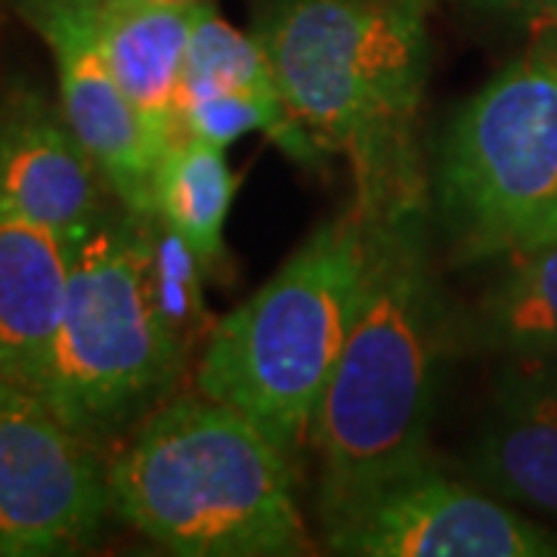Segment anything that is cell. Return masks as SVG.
I'll return each instance as SVG.
<instances>
[{"label":"cell","mask_w":557,"mask_h":557,"mask_svg":"<svg viewBox=\"0 0 557 557\" xmlns=\"http://www.w3.org/2000/svg\"><path fill=\"white\" fill-rule=\"evenodd\" d=\"M143 3H168V7H208L214 0H143Z\"/></svg>","instance_id":"e0dca14e"},{"label":"cell","mask_w":557,"mask_h":557,"mask_svg":"<svg viewBox=\"0 0 557 557\" xmlns=\"http://www.w3.org/2000/svg\"><path fill=\"white\" fill-rule=\"evenodd\" d=\"M112 515L183 557L313 552L295 458L251 418L205 397H171L109 461Z\"/></svg>","instance_id":"3957f363"},{"label":"cell","mask_w":557,"mask_h":557,"mask_svg":"<svg viewBox=\"0 0 557 557\" xmlns=\"http://www.w3.org/2000/svg\"><path fill=\"white\" fill-rule=\"evenodd\" d=\"M255 35L292 115L347 161L359 218L431 205L418 146L428 0H263Z\"/></svg>","instance_id":"6da1fadb"},{"label":"cell","mask_w":557,"mask_h":557,"mask_svg":"<svg viewBox=\"0 0 557 557\" xmlns=\"http://www.w3.org/2000/svg\"><path fill=\"white\" fill-rule=\"evenodd\" d=\"M493 3H502V0H493Z\"/></svg>","instance_id":"d6986e66"},{"label":"cell","mask_w":557,"mask_h":557,"mask_svg":"<svg viewBox=\"0 0 557 557\" xmlns=\"http://www.w3.org/2000/svg\"><path fill=\"white\" fill-rule=\"evenodd\" d=\"M366 276V223L350 208L322 223L251 298L208 332L196 387L251 418L285 456L310 449Z\"/></svg>","instance_id":"5b68a950"},{"label":"cell","mask_w":557,"mask_h":557,"mask_svg":"<svg viewBox=\"0 0 557 557\" xmlns=\"http://www.w3.org/2000/svg\"><path fill=\"white\" fill-rule=\"evenodd\" d=\"M156 214L124 208L75 245L44 399L97 449L174 397L189 347L164 298Z\"/></svg>","instance_id":"277c9868"},{"label":"cell","mask_w":557,"mask_h":557,"mask_svg":"<svg viewBox=\"0 0 557 557\" xmlns=\"http://www.w3.org/2000/svg\"><path fill=\"white\" fill-rule=\"evenodd\" d=\"M109 183L78 134L35 84L0 100V208L78 245L102 218Z\"/></svg>","instance_id":"30bf717a"},{"label":"cell","mask_w":557,"mask_h":557,"mask_svg":"<svg viewBox=\"0 0 557 557\" xmlns=\"http://www.w3.org/2000/svg\"><path fill=\"white\" fill-rule=\"evenodd\" d=\"M112 515L109 465L35 391L0 379V555H72Z\"/></svg>","instance_id":"ba28073f"},{"label":"cell","mask_w":557,"mask_h":557,"mask_svg":"<svg viewBox=\"0 0 557 557\" xmlns=\"http://www.w3.org/2000/svg\"><path fill=\"white\" fill-rule=\"evenodd\" d=\"M431 211L458 263L557 242V35L533 40L449 121Z\"/></svg>","instance_id":"8992f818"},{"label":"cell","mask_w":557,"mask_h":557,"mask_svg":"<svg viewBox=\"0 0 557 557\" xmlns=\"http://www.w3.org/2000/svg\"><path fill=\"white\" fill-rule=\"evenodd\" d=\"M329 552L350 557H557V533L453 478L428 456L319 508Z\"/></svg>","instance_id":"52a82bcc"},{"label":"cell","mask_w":557,"mask_h":557,"mask_svg":"<svg viewBox=\"0 0 557 557\" xmlns=\"http://www.w3.org/2000/svg\"><path fill=\"white\" fill-rule=\"evenodd\" d=\"M239 177L223 146L177 134L161 152L156 171V218L174 233L201 267L223 258V230L236 201Z\"/></svg>","instance_id":"9a60e30c"},{"label":"cell","mask_w":557,"mask_h":557,"mask_svg":"<svg viewBox=\"0 0 557 557\" xmlns=\"http://www.w3.org/2000/svg\"><path fill=\"white\" fill-rule=\"evenodd\" d=\"M94 38L127 100L137 106L164 152L177 137V97L186 47L199 16L214 7H168L143 0H81Z\"/></svg>","instance_id":"4fadbf2b"},{"label":"cell","mask_w":557,"mask_h":557,"mask_svg":"<svg viewBox=\"0 0 557 557\" xmlns=\"http://www.w3.org/2000/svg\"><path fill=\"white\" fill-rule=\"evenodd\" d=\"M545 3H548V7H552V10H557V0H545Z\"/></svg>","instance_id":"ac0fdd59"},{"label":"cell","mask_w":557,"mask_h":557,"mask_svg":"<svg viewBox=\"0 0 557 557\" xmlns=\"http://www.w3.org/2000/svg\"><path fill=\"white\" fill-rule=\"evenodd\" d=\"M16 10L50 47L62 112L112 196L137 214H156L159 143L109 69L81 0H16Z\"/></svg>","instance_id":"9c48e42d"},{"label":"cell","mask_w":557,"mask_h":557,"mask_svg":"<svg viewBox=\"0 0 557 557\" xmlns=\"http://www.w3.org/2000/svg\"><path fill=\"white\" fill-rule=\"evenodd\" d=\"M471 474L498 498L557 515V375L539 359H520L498 381Z\"/></svg>","instance_id":"7c38bea8"},{"label":"cell","mask_w":557,"mask_h":557,"mask_svg":"<svg viewBox=\"0 0 557 557\" xmlns=\"http://www.w3.org/2000/svg\"><path fill=\"white\" fill-rule=\"evenodd\" d=\"M75 245L0 208V379L44 397L69 304Z\"/></svg>","instance_id":"8fae6325"},{"label":"cell","mask_w":557,"mask_h":557,"mask_svg":"<svg viewBox=\"0 0 557 557\" xmlns=\"http://www.w3.org/2000/svg\"><path fill=\"white\" fill-rule=\"evenodd\" d=\"M480 347L518 359L557 354V242L520 255L471 319Z\"/></svg>","instance_id":"2e32d148"},{"label":"cell","mask_w":557,"mask_h":557,"mask_svg":"<svg viewBox=\"0 0 557 557\" xmlns=\"http://www.w3.org/2000/svg\"><path fill=\"white\" fill-rule=\"evenodd\" d=\"M366 223V276L310 449L319 508L424 461L458 322L431 248V205Z\"/></svg>","instance_id":"7a4b0ae2"},{"label":"cell","mask_w":557,"mask_h":557,"mask_svg":"<svg viewBox=\"0 0 557 557\" xmlns=\"http://www.w3.org/2000/svg\"><path fill=\"white\" fill-rule=\"evenodd\" d=\"M230 90L255 102L263 115V134L276 143L285 156L300 164H313L322 156L319 143L300 124L278 90L273 62L260 47L258 35H242L218 10L208 7L193 28L186 47L180 90Z\"/></svg>","instance_id":"5bb4252c"}]
</instances>
